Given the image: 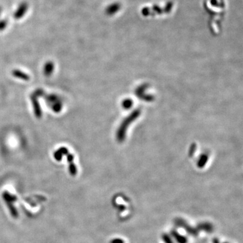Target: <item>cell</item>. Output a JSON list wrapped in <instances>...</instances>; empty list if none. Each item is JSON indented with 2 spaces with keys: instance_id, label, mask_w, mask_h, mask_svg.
<instances>
[{
  "instance_id": "9c48e42d",
  "label": "cell",
  "mask_w": 243,
  "mask_h": 243,
  "mask_svg": "<svg viewBox=\"0 0 243 243\" xmlns=\"http://www.w3.org/2000/svg\"><path fill=\"white\" fill-rule=\"evenodd\" d=\"M1 8H0V14H1Z\"/></svg>"
},
{
  "instance_id": "52a82bcc",
  "label": "cell",
  "mask_w": 243,
  "mask_h": 243,
  "mask_svg": "<svg viewBox=\"0 0 243 243\" xmlns=\"http://www.w3.org/2000/svg\"><path fill=\"white\" fill-rule=\"evenodd\" d=\"M112 243H124L123 240L122 239H118V238H117V239H114L112 241Z\"/></svg>"
},
{
  "instance_id": "ba28073f",
  "label": "cell",
  "mask_w": 243,
  "mask_h": 243,
  "mask_svg": "<svg viewBox=\"0 0 243 243\" xmlns=\"http://www.w3.org/2000/svg\"><path fill=\"white\" fill-rule=\"evenodd\" d=\"M214 243H219L218 239H217V238H215V239L214 240Z\"/></svg>"
},
{
  "instance_id": "30bf717a",
  "label": "cell",
  "mask_w": 243,
  "mask_h": 243,
  "mask_svg": "<svg viewBox=\"0 0 243 243\" xmlns=\"http://www.w3.org/2000/svg\"><path fill=\"white\" fill-rule=\"evenodd\" d=\"M224 243H228V242H224Z\"/></svg>"
},
{
  "instance_id": "8992f818",
  "label": "cell",
  "mask_w": 243,
  "mask_h": 243,
  "mask_svg": "<svg viewBox=\"0 0 243 243\" xmlns=\"http://www.w3.org/2000/svg\"><path fill=\"white\" fill-rule=\"evenodd\" d=\"M7 25H8V21L6 20H2L0 21V31H3L5 29Z\"/></svg>"
},
{
  "instance_id": "6da1fadb",
  "label": "cell",
  "mask_w": 243,
  "mask_h": 243,
  "mask_svg": "<svg viewBox=\"0 0 243 243\" xmlns=\"http://www.w3.org/2000/svg\"><path fill=\"white\" fill-rule=\"evenodd\" d=\"M28 8H29V5H28V4H27L26 2H23V3L20 4L17 10L15 11L14 14V17L16 19H20V18H22L23 16L26 14Z\"/></svg>"
},
{
  "instance_id": "7a4b0ae2",
  "label": "cell",
  "mask_w": 243,
  "mask_h": 243,
  "mask_svg": "<svg viewBox=\"0 0 243 243\" xmlns=\"http://www.w3.org/2000/svg\"><path fill=\"white\" fill-rule=\"evenodd\" d=\"M176 224L178 226H180L182 228L185 229V230L188 232V233H190L192 235L194 236L197 234V232H196V230H195V229L191 228V226H189L188 224L185 222V221H183L182 219H177V221H176Z\"/></svg>"
},
{
  "instance_id": "5b68a950",
  "label": "cell",
  "mask_w": 243,
  "mask_h": 243,
  "mask_svg": "<svg viewBox=\"0 0 243 243\" xmlns=\"http://www.w3.org/2000/svg\"><path fill=\"white\" fill-rule=\"evenodd\" d=\"M162 238H163V241L165 243H173L172 238H170V237H169L168 235L166 234H164L163 235V237H162Z\"/></svg>"
},
{
  "instance_id": "3957f363",
  "label": "cell",
  "mask_w": 243,
  "mask_h": 243,
  "mask_svg": "<svg viewBox=\"0 0 243 243\" xmlns=\"http://www.w3.org/2000/svg\"><path fill=\"white\" fill-rule=\"evenodd\" d=\"M172 236H173L176 240L178 243H187V242H188V240H187V238L186 237H184V236L180 235V234L176 232L175 230L172 231Z\"/></svg>"
},
{
  "instance_id": "277c9868",
  "label": "cell",
  "mask_w": 243,
  "mask_h": 243,
  "mask_svg": "<svg viewBox=\"0 0 243 243\" xmlns=\"http://www.w3.org/2000/svg\"><path fill=\"white\" fill-rule=\"evenodd\" d=\"M199 227H200L201 230L207 231V232H211L213 230V226L209 223H203L200 224Z\"/></svg>"
}]
</instances>
